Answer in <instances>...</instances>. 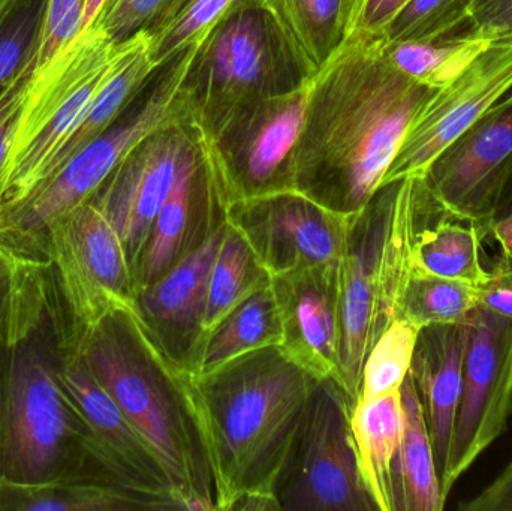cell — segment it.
<instances>
[{
    "label": "cell",
    "mask_w": 512,
    "mask_h": 511,
    "mask_svg": "<svg viewBox=\"0 0 512 511\" xmlns=\"http://www.w3.org/2000/svg\"><path fill=\"white\" fill-rule=\"evenodd\" d=\"M438 90L399 71L381 39L349 36L309 84L294 191L343 215L360 212Z\"/></svg>",
    "instance_id": "cell-1"
},
{
    "label": "cell",
    "mask_w": 512,
    "mask_h": 511,
    "mask_svg": "<svg viewBox=\"0 0 512 511\" xmlns=\"http://www.w3.org/2000/svg\"><path fill=\"white\" fill-rule=\"evenodd\" d=\"M98 383L164 465L186 511H218L194 377L158 344L140 315L116 312L71 336Z\"/></svg>",
    "instance_id": "cell-2"
},
{
    "label": "cell",
    "mask_w": 512,
    "mask_h": 511,
    "mask_svg": "<svg viewBox=\"0 0 512 511\" xmlns=\"http://www.w3.org/2000/svg\"><path fill=\"white\" fill-rule=\"evenodd\" d=\"M194 377L218 511L279 510L273 489L316 380L262 348Z\"/></svg>",
    "instance_id": "cell-3"
},
{
    "label": "cell",
    "mask_w": 512,
    "mask_h": 511,
    "mask_svg": "<svg viewBox=\"0 0 512 511\" xmlns=\"http://www.w3.org/2000/svg\"><path fill=\"white\" fill-rule=\"evenodd\" d=\"M69 335L56 294L41 320L0 350V477L42 483L89 476L123 488L90 458L89 431L60 380Z\"/></svg>",
    "instance_id": "cell-4"
},
{
    "label": "cell",
    "mask_w": 512,
    "mask_h": 511,
    "mask_svg": "<svg viewBox=\"0 0 512 511\" xmlns=\"http://www.w3.org/2000/svg\"><path fill=\"white\" fill-rule=\"evenodd\" d=\"M436 207L423 177H402L382 183L352 216L339 261L342 386L352 407L367 356L399 317L418 231Z\"/></svg>",
    "instance_id": "cell-5"
},
{
    "label": "cell",
    "mask_w": 512,
    "mask_h": 511,
    "mask_svg": "<svg viewBox=\"0 0 512 511\" xmlns=\"http://www.w3.org/2000/svg\"><path fill=\"white\" fill-rule=\"evenodd\" d=\"M315 75L267 0H239L198 45L180 95L207 132L237 105L306 89Z\"/></svg>",
    "instance_id": "cell-6"
},
{
    "label": "cell",
    "mask_w": 512,
    "mask_h": 511,
    "mask_svg": "<svg viewBox=\"0 0 512 511\" xmlns=\"http://www.w3.org/2000/svg\"><path fill=\"white\" fill-rule=\"evenodd\" d=\"M126 42L114 44L95 21L51 62L33 71L0 180V201L9 210L44 185Z\"/></svg>",
    "instance_id": "cell-7"
},
{
    "label": "cell",
    "mask_w": 512,
    "mask_h": 511,
    "mask_svg": "<svg viewBox=\"0 0 512 511\" xmlns=\"http://www.w3.org/2000/svg\"><path fill=\"white\" fill-rule=\"evenodd\" d=\"M198 45L200 42L183 48L158 66L117 122L11 209L15 221L26 230L44 234L54 219L87 203L120 162L156 129L171 120L192 116L180 95V86Z\"/></svg>",
    "instance_id": "cell-8"
},
{
    "label": "cell",
    "mask_w": 512,
    "mask_h": 511,
    "mask_svg": "<svg viewBox=\"0 0 512 511\" xmlns=\"http://www.w3.org/2000/svg\"><path fill=\"white\" fill-rule=\"evenodd\" d=\"M351 411L337 381L316 383L274 483L279 510L376 511L361 480Z\"/></svg>",
    "instance_id": "cell-9"
},
{
    "label": "cell",
    "mask_w": 512,
    "mask_h": 511,
    "mask_svg": "<svg viewBox=\"0 0 512 511\" xmlns=\"http://www.w3.org/2000/svg\"><path fill=\"white\" fill-rule=\"evenodd\" d=\"M57 299L77 336L116 312H135L137 291L125 246L90 201L44 231Z\"/></svg>",
    "instance_id": "cell-10"
},
{
    "label": "cell",
    "mask_w": 512,
    "mask_h": 511,
    "mask_svg": "<svg viewBox=\"0 0 512 511\" xmlns=\"http://www.w3.org/2000/svg\"><path fill=\"white\" fill-rule=\"evenodd\" d=\"M307 90L243 102L203 132L227 206L294 189Z\"/></svg>",
    "instance_id": "cell-11"
},
{
    "label": "cell",
    "mask_w": 512,
    "mask_h": 511,
    "mask_svg": "<svg viewBox=\"0 0 512 511\" xmlns=\"http://www.w3.org/2000/svg\"><path fill=\"white\" fill-rule=\"evenodd\" d=\"M463 389L445 495L507 431L512 414V320L478 306L465 320Z\"/></svg>",
    "instance_id": "cell-12"
},
{
    "label": "cell",
    "mask_w": 512,
    "mask_h": 511,
    "mask_svg": "<svg viewBox=\"0 0 512 511\" xmlns=\"http://www.w3.org/2000/svg\"><path fill=\"white\" fill-rule=\"evenodd\" d=\"M352 216L294 189L227 206V221L245 237L271 278L339 261Z\"/></svg>",
    "instance_id": "cell-13"
},
{
    "label": "cell",
    "mask_w": 512,
    "mask_h": 511,
    "mask_svg": "<svg viewBox=\"0 0 512 511\" xmlns=\"http://www.w3.org/2000/svg\"><path fill=\"white\" fill-rule=\"evenodd\" d=\"M60 380L89 431L92 461L156 510H185L164 465L98 383L71 338L63 350Z\"/></svg>",
    "instance_id": "cell-14"
},
{
    "label": "cell",
    "mask_w": 512,
    "mask_h": 511,
    "mask_svg": "<svg viewBox=\"0 0 512 511\" xmlns=\"http://www.w3.org/2000/svg\"><path fill=\"white\" fill-rule=\"evenodd\" d=\"M200 132L192 116L156 129L120 162L89 200L119 234L132 270L149 242L180 164Z\"/></svg>",
    "instance_id": "cell-15"
},
{
    "label": "cell",
    "mask_w": 512,
    "mask_h": 511,
    "mask_svg": "<svg viewBox=\"0 0 512 511\" xmlns=\"http://www.w3.org/2000/svg\"><path fill=\"white\" fill-rule=\"evenodd\" d=\"M511 162L512 90L445 147L421 177L448 215L492 228Z\"/></svg>",
    "instance_id": "cell-16"
},
{
    "label": "cell",
    "mask_w": 512,
    "mask_h": 511,
    "mask_svg": "<svg viewBox=\"0 0 512 511\" xmlns=\"http://www.w3.org/2000/svg\"><path fill=\"white\" fill-rule=\"evenodd\" d=\"M512 90V36L496 39L415 117L384 182L423 176L433 159Z\"/></svg>",
    "instance_id": "cell-17"
},
{
    "label": "cell",
    "mask_w": 512,
    "mask_h": 511,
    "mask_svg": "<svg viewBox=\"0 0 512 511\" xmlns=\"http://www.w3.org/2000/svg\"><path fill=\"white\" fill-rule=\"evenodd\" d=\"M227 222V204L203 131L177 173L132 275L135 291L155 284Z\"/></svg>",
    "instance_id": "cell-18"
},
{
    "label": "cell",
    "mask_w": 512,
    "mask_h": 511,
    "mask_svg": "<svg viewBox=\"0 0 512 511\" xmlns=\"http://www.w3.org/2000/svg\"><path fill=\"white\" fill-rule=\"evenodd\" d=\"M339 261L273 276L271 287L282 326L280 350L316 380L342 386Z\"/></svg>",
    "instance_id": "cell-19"
},
{
    "label": "cell",
    "mask_w": 512,
    "mask_h": 511,
    "mask_svg": "<svg viewBox=\"0 0 512 511\" xmlns=\"http://www.w3.org/2000/svg\"><path fill=\"white\" fill-rule=\"evenodd\" d=\"M227 222L137 296L138 315L174 362L194 368L209 300L210 276Z\"/></svg>",
    "instance_id": "cell-20"
},
{
    "label": "cell",
    "mask_w": 512,
    "mask_h": 511,
    "mask_svg": "<svg viewBox=\"0 0 512 511\" xmlns=\"http://www.w3.org/2000/svg\"><path fill=\"white\" fill-rule=\"evenodd\" d=\"M466 324H432L418 333L409 377L432 440L442 495L450 473L454 423L463 389Z\"/></svg>",
    "instance_id": "cell-21"
},
{
    "label": "cell",
    "mask_w": 512,
    "mask_h": 511,
    "mask_svg": "<svg viewBox=\"0 0 512 511\" xmlns=\"http://www.w3.org/2000/svg\"><path fill=\"white\" fill-rule=\"evenodd\" d=\"M400 395L405 429L391 467L393 511L444 510L447 498L442 495L432 440L417 389L409 374L400 387Z\"/></svg>",
    "instance_id": "cell-22"
},
{
    "label": "cell",
    "mask_w": 512,
    "mask_h": 511,
    "mask_svg": "<svg viewBox=\"0 0 512 511\" xmlns=\"http://www.w3.org/2000/svg\"><path fill=\"white\" fill-rule=\"evenodd\" d=\"M405 429L402 395L391 393L358 401L351 411V431L358 468L376 511H393L391 467Z\"/></svg>",
    "instance_id": "cell-23"
},
{
    "label": "cell",
    "mask_w": 512,
    "mask_h": 511,
    "mask_svg": "<svg viewBox=\"0 0 512 511\" xmlns=\"http://www.w3.org/2000/svg\"><path fill=\"white\" fill-rule=\"evenodd\" d=\"M489 237L490 228L448 215L438 204L418 231L414 269L481 288L490 275L483 248Z\"/></svg>",
    "instance_id": "cell-24"
},
{
    "label": "cell",
    "mask_w": 512,
    "mask_h": 511,
    "mask_svg": "<svg viewBox=\"0 0 512 511\" xmlns=\"http://www.w3.org/2000/svg\"><path fill=\"white\" fill-rule=\"evenodd\" d=\"M156 68L158 66L153 63L149 54V38L146 33H140L126 42L125 51L120 56L119 62L114 66L104 86L96 93L89 110L86 111L63 149L60 150L51 167L50 176L44 183H47L54 174L59 173L65 164H68L87 144L92 143L119 120L126 108L149 83Z\"/></svg>",
    "instance_id": "cell-25"
},
{
    "label": "cell",
    "mask_w": 512,
    "mask_h": 511,
    "mask_svg": "<svg viewBox=\"0 0 512 511\" xmlns=\"http://www.w3.org/2000/svg\"><path fill=\"white\" fill-rule=\"evenodd\" d=\"M152 503L113 483L89 476L42 483H17L0 477V511H137Z\"/></svg>",
    "instance_id": "cell-26"
},
{
    "label": "cell",
    "mask_w": 512,
    "mask_h": 511,
    "mask_svg": "<svg viewBox=\"0 0 512 511\" xmlns=\"http://www.w3.org/2000/svg\"><path fill=\"white\" fill-rule=\"evenodd\" d=\"M280 342L282 326L270 281L240 303L207 335L191 374H210L252 351L279 347Z\"/></svg>",
    "instance_id": "cell-27"
},
{
    "label": "cell",
    "mask_w": 512,
    "mask_h": 511,
    "mask_svg": "<svg viewBox=\"0 0 512 511\" xmlns=\"http://www.w3.org/2000/svg\"><path fill=\"white\" fill-rule=\"evenodd\" d=\"M481 38L468 20L441 35L421 41L384 44L385 56L403 74L435 89L450 84L492 45Z\"/></svg>",
    "instance_id": "cell-28"
},
{
    "label": "cell",
    "mask_w": 512,
    "mask_h": 511,
    "mask_svg": "<svg viewBox=\"0 0 512 511\" xmlns=\"http://www.w3.org/2000/svg\"><path fill=\"white\" fill-rule=\"evenodd\" d=\"M354 0H267L298 50L316 72L349 35Z\"/></svg>",
    "instance_id": "cell-29"
},
{
    "label": "cell",
    "mask_w": 512,
    "mask_h": 511,
    "mask_svg": "<svg viewBox=\"0 0 512 511\" xmlns=\"http://www.w3.org/2000/svg\"><path fill=\"white\" fill-rule=\"evenodd\" d=\"M270 281L271 276L259 263L245 237L227 221L224 239L219 246L212 276H210L209 300H207L201 345L207 335L233 309Z\"/></svg>",
    "instance_id": "cell-30"
},
{
    "label": "cell",
    "mask_w": 512,
    "mask_h": 511,
    "mask_svg": "<svg viewBox=\"0 0 512 511\" xmlns=\"http://www.w3.org/2000/svg\"><path fill=\"white\" fill-rule=\"evenodd\" d=\"M56 297L50 264L0 260V350L23 338Z\"/></svg>",
    "instance_id": "cell-31"
},
{
    "label": "cell",
    "mask_w": 512,
    "mask_h": 511,
    "mask_svg": "<svg viewBox=\"0 0 512 511\" xmlns=\"http://www.w3.org/2000/svg\"><path fill=\"white\" fill-rule=\"evenodd\" d=\"M480 306V288L412 270L400 302L399 317L423 329L432 324L462 323Z\"/></svg>",
    "instance_id": "cell-32"
},
{
    "label": "cell",
    "mask_w": 512,
    "mask_h": 511,
    "mask_svg": "<svg viewBox=\"0 0 512 511\" xmlns=\"http://www.w3.org/2000/svg\"><path fill=\"white\" fill-rule=\"evenodd\" d=\"M418 333L420 329L403 318L394 320L382 333L364 363L357 402L372 401L400 392L411 369Z\"/></svg>",
    "instance_id": "cell-33"
},
{
    "label": "cell",
    "mask_w": 512,
    "mask_h": 511,
    "mask_svg": "<svg viewBox=\"0 0 512 511\" xmlns=\"http://www.w3.org/2000/svg\"><path fill=\"white\" fill-rule=\"evenodd\" d=\"M239 0H182L170 18L149 38V54L156 66L189 45L206 38L215 24Z\"/></svg>",
    "instance_id": "cell-34"
},
{
    "label": "cell",
    "mask_w": 512,
    "mask_h": 511,
    "mask_svg": "<svg viewBox=\"0 0 512 511\" xmlns=\"http://www.w3.org/2000/svg\"><path fill=\"white\" fill-rule=\"evenodd\" d=\"M474 0H409L382 30L384 44L433 38L465 23Z\"/></svg>",
    "instance_id": "cell-35"
},
{
    "label": "cell",
    "mask_w": 512,
    "mask_h": 511,
    "mask_svg": "<svg viewBox=\"0 0 512 511\" xmlns=\"http://www.w3.org/2000/svg\"><path fill=\"white\" fill-rule=\"evenodd\" d=\"M48 0H24L0 30V93L35 53Z\"/></svg>",
    "instance_id": "cell-36"
},
{
    "label": "cell",
    "mask_w": 512,
    "mask_h": 511,
    "mask_svg": "<svg viewBox=\"0 0 512 511\" xmlns=\"http://www.w3.org/2000/svg\"><path fill=\"white\" fill-rule=\"evenodd\" d=\"M182 0H108L98 17L99 26L114 44L140 33L155 32L176 11Z\"/></svg>",
    "instance_id": "cell-37"
},
{
    "label": "cell",
    "mask_w": 512,
    "mask_h": 511,
    "mask_svg": "<svg viewBox=\"0 0 512 511\" xmlns=\"http://www.w3.org/2000/svg\"><path fill=\"white\" fill-rule=\"evenodd\" d=\"M86 0H48L36 39L35 69L47 65L83 30Z\"/></svg>",
    "instance_id": "cell-38"
},
{
    "label": "cell",
    "mask_w": 512,
    "mask_h": 511,
    "mask_svg": "<svg viewBox=\"0 0 512 511\" xmlns=\"http://www.w3.org/2000/svg\"><path fill=\"white\" fill-rule=\"evenodd\" d=\"M0 260L9 263L48 266L44 234L18 224L11 210L0 201Z\"/></svg>",
    "instance_id": "cell-39"
},
{
    "label": "cell",
    "mask_w": 512,
    "mask_h": 511,
    "mask_svg": "<svg viewBox=\"0 0 512 511\" xmlns=\"http://www.w3.org/2000/svg\"><path fill=\"white\" fill-rule=\"evenodd\" d=\"M33 71H35V59L32 56L27 60L23 69L15 75L14 80L8 84V87L0 93V180H2L3 167H5L6 156H8L9 146H11L18 113L23 105Z\"/></svg>",
    "instance_id": "cell-40"
},
{
    "label": "cell",
    "mask_w": 512,
    "mask_h": 511,
    "mask_svg": "<svg viewBox=\"0 0 512 511\" xmlns=\"http://www.w3.org/2000/svg\"><path fill=\"white\" fill-rule=\"evenodd\" d=\"M489 272V279L480 288V306L512 320V257L501 252Z\"/></svg>",
    "instance_id": "cell-41"
},
{
    "label": "cell",
    "mask_w": 512,
    "mask_h": 511,
    "mask_svg": "<svg viewBox=\"0 0 512 511\" xmlns=\"http://www.w3.org/2000/svg\"><path fill=\"white\" fill-rule=\"evenodd\" d=\"M469 23L477 35L490 41L512 36V0H474Z\"/></svg>",
    "instance_id": "cell-42"
},
{
    "label": "cell",
    "mask_w": 512,
    "mask_h": 511,
    "mask_svg": "<svg viewBox=\"0 0 512 511\" xmlns=\"http://www.w3.org/2000/svg\"><path fill=\"white\" fill-rule=\"evenodd\" d=\"M408 2L409 0H364L352 18L348 38H379L382 30Z\"/></svg>",
    "instance_id": "cell-43"
},
{
    "label": "cell",
    "mask_w": 512,
    "mask_h": 511,
    "mask_svg": "<svg viewBox=\"0 0 512 511\" xmlns=\"http://www.w3.org/2000/svg\"><path fill=\"white\" fill-rule=\"evenodd\" d=\"M462 511H512V459L504 471L465 503H460Z\"/></svg>",
    "instance_id": "cell-44"
},
{
    "label": "cell",
    "mask_w": 512,
    "mask_h": 511,
    "mask_svg": "<svg viewBox=\"0 0 512 511\" xmlns=\"http://www.w3.org/2000/svg\"><path fill=\"white\" fill-rule=\"evenodd\" d=\"M510 216H512V162L510 173H508L504 186H502L501 194H499L492 225L496 224V222L504 221V219L510 218Z\"/></svg>",
    "instance_id": "cell-45"
},
{
    "label": "cell",
    "mask_w": 512,
    "mask_h": 511,
    "mask_svg": "<svg viewBox=\"0 0 512 511\" xmlns=\"http://www.w3.org/2000/svg\"><path fill=\"white\" fill-rule=\"evenodd\" d=\"M490 237L498 242L502 254L512 257V216L493 224L490 228Z\"/></svg>",
    "instance_id": "cell-46"
},
{
    "label": "cell",
    "mask_w": 512,
    "mask_h": 511,
    "mask_svg": "<svg viewBox=\"0 0 512 511\" xmlns=\"http://www.w3.org/2000/svg\"><path fill=\"white\" fill-rule=\"evenodd\" d=\"M107 3L108 0H86V2H84L83 30L92 26V24L98 20L102 9L105 8Z\"/></svg>",
    "instance_id": "cell-47"
},
{
    "label": "cell",
    "mask_w": 512,
    "mask_h": 511,
    "mask_svg": "<svg viewBox=\"0 0 512 511\" xmlns=\"http://www.w3.org/2000/svg\"><path fill=\"white\" fill-rule=\"evenodd\" d=\"M24 0H0V30Z\"/></svg>",
    "instance_id": "cell-48"
},
{
    "label": "cell",
    "mask_w": 512,
    "mask_h": 511,
    "mask_svg": "<svg viewBox=\"0 0 512 511\" xmlns=\"http://www.w3.org/2000/svg\"><path fill=\"white\" fill-rule=\"evenodd\" d=\"M363 3H364V0H354V2H352V18H354V15L357 14L358 9H360V6L363 5ZM352 18H351V23H352Z\"/></svg>",
    "instance_id": "cell-49"
}]
</instances>
